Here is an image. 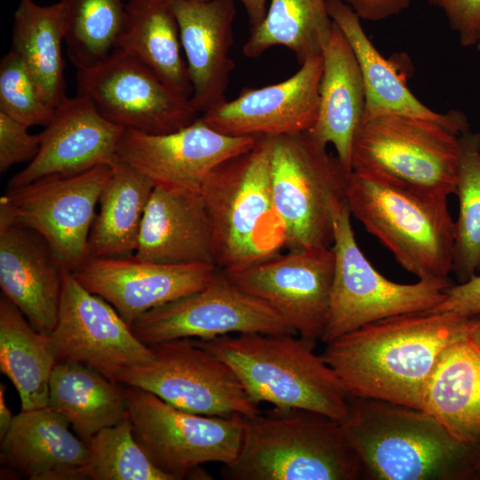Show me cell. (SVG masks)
<instances>
[{"label": "cell", "mask_w": 480, "mask_h": 480, "mask_svg": "<svg viewBox=\"0 0 480 480\" xmlns=\"http://www.w3.org/2000/svg\"><path fill=\"white\" fill-rule=\"evenodd\" d=\"M450 312L465 317L480 316V275L462 284H453L445 291V297L430 309Z\"/></svg>", "instance_id": "cell-40"}, {"label": "cell", "mask_w": 480, "mask_h": 480, "mask_svg": "<svg viewBox=\"0 0 480 480\" xmlns=\"http://www.w3.org/2000/svg\"><path fill=\"white\" fill-rule=\"evenodd\" d=\"M132 330L148 346L232 333L298 335L275 308L239 289L219 268L204 288L146 312Z\"/></svg>", "instance_id": "cell-13"}, {"label": "cell", "mask_w": 480, "mask_h": 480, "mask_svg": "<svg viewBox=\"0 0 480 480\" xmlns=\"http://www.w3.org/2000/svg\"><path fill=\"white\" fill-rule=\"evenodd\" d=\"M422 410L457 439L480 445V348L469 337L440 355L424 391Z\"/></svg>", "instance_id": "cell-27"}, {"label": "cell", "mask_w": 480, "mask_h": 480, "mask_svg": "<svg viewBox=\"0 0 480 480\" xmlns=\"http://www.w3.org/2000/svg\"><path fill=\"white\" fill-rule=\"evenodd\" d=\"M478 317L429 310L389 316L325 344L320 356L350 396L422 410L440 355L468 338Z\"/></svg>", "instance_id": "cell-1"}, {"label": "cell", "mask_w": 480, "mask_h": 480, "mask_svg": "<svg viewBox=\"0 0 480 480\" xmlns=\"http://www.w3.org/2000/svg\"><path fill=\"white\" fill-rule=\"evenodd\" d=\"M150 347L154 359L124 372L117 382L147 390L192 413L253 417L260 412L235 372L193 339H177Z\"/></svg>", "instance_id": "cell-11"}, {"label": "cell", "mask_w": 480, "mask_h": 480, "mask_svg": "<svg viewBox=\"0 0 480 480\" xmlns=\"http://www.w3.org/2000/svg\"><path fill=\"white\" fill-rule=\"evenodd\" d=\"M65 23V45L76 69L89 68L115 49L126 16L124 0H59Z\"/></svg>", "instance_id": "cell-34"}, {"label": "cell", "mask_w": 480, "mask_h": 480, "mask_svg": "<svg viewBox=\"0 0 480 480\" xmlns=\"http://www.w3.org/2000/svg\"><path fill=\"white\" fill-rule=\"evenodd\" d=\"M65 268L46 241L0 213V287L38 332L57 322Z\"/></svg>", "instance_id": "cell-21"}, {"label": "cell", "mask_w": 480, "mask_h": 480, "mask_svg": "<svg viewBox=\"0 0 480 480\" xmlns=\"http://www.w3.org/2000/svg\"><path fill=\"white\" fill-rule=\"evenodd\" d=\"M362 20L380 21L405 11L412 0H342Z\"/></svg>", "instance_id": "cell-41"}, {"label": "cell", "mask_w": 480, "mask_h": 480, "mask_svg": "<svg viewBox=\"0 0 480 480\" xmlns=\"http://www.w3.org/2000/svg\"><path fill=\"white\" fill-rule=\"evenodd\" d=\"M115 49L139 60L171 90L190 100L193 88L171 0H129Z\"/></svg>", "instance_id": "cell-28"}, {"label": "cell", "mask_w": 480, "mask_h": 480, "mask_svg": "<svg viewBox=\"0 0 480 480\" xmlns=\"http://www.w3.org/2000/svg\"><path fill=\"white\" fill-rule=\"evenodd\" d=\"M351 215L420 280L452 271L455 221L448 197L419 192L376 175L352 171L346 190Z\"/></svg>", "instance_id": "cell-5"}, {"label": "cell", "mask_w": 480, "mask_h": 480, "mask_svg": "<svg viewBox=\"0 0 480 480\" xmlns=\"http://www.w3.org/2000/svg\"><path fill=\"white\" fill-rule=\"evenodd\" d=\"M332 27L327 0H269L263 21L250 29L243 53L257 58L273 46H284L301 65L322 55Z\"/></svg>", "instance_id": "cell-33"}, {"label": "cell", "mask_w": 480, "mask_h": 480, "mask_svg": "<svg viewBox=\"0 0 480 480\" xmlns=\"http://www.w3.org/2000/svg\"><path fill=\"white\" fill-rule=\"evenodd\" d=\"M76 81L78 94L88 97L104 117L125 129L164 134L199 117L189 99L171 90L139 60L117 49L98 64L78 69Z\"/></svg>", "instance_id": "cell-14"}, {"label": "cell", "mask_w": 480, "mask_h": 480, "mask_svg": "<svg viewBox=\"0 0 480 480\" xmlns=\"http://www.w3.org/2000/svg\"><path fill=\"white\" fill-rule=\"evenodd\" d=\"M221 475L229 480H356L363 468L340 421L274 406L244 417L239 452Z\"/></svg>", "instance_id": "cell-3"}, {"label": "cell", "mask_w": 480, "mask_h": 480, "mask_svg": "<svg viewBox=\"0 0 480 480\" xmlns=\"http://www.w3.org/2000/svg\"><path fill=\"white\" fill-rule=\"evenodd\" d=\"M154 188L148 178L117 158L99 199V212L88 238L87 259L134 255Z\"/></svg>", "instance_id": "cell-29"}, {"label": "cell", "mask_w": 480, "mask_h": 480, "mask_svg": "<svg viewBox=\"0 0 480 480\" xmlns=\"http://www.w3.org/2000/svg\"><path fill=\"white\" fill-rule=\"evenodd\" d=\"M462 133L436 120L377 116L362 121L355 132L351 169L448 197L456 191Z\"/></svg>", "instance_id": "cell-8"}, {"label": "cell", "mask_w": 480, "mask_h": 480, "mask_svg": "<svg viewBox=\"0 0 480 480\" xmlns=\"http://www.w3.org/2000/svg\"><path fill=\"white\" fill-rule=\"evenodd\" d=\"M341 422L363 477L374 480L477 478L480 445L453 436L423 410L349 396Z\"/></svg>", "instance_id": "cell-2"}, {"label": "cell", "mask_w": 480, "mask_h": 480, "mask_svg": "<svg viewBox=\"0 0 480 480\" xmlns=\"http://www.w3.org/2000/svg\"><path fill=\"white\" fill-rule=\"evenodd\" d=\"M48 406L63 415L86 443L127 415L125 387L76 362H57L50 378Z\"/></svg>", "instance_id": "cell-30"}, {"label": "cell", "mask_w": 480, "mask_h": 480, "mask_svg": "<svg viewBox=\"0 0 480 480\" xmlns=\"http://www.w3.org/2000/svg\"><path fill=\"white\" fill-rule=\"evenodd\" d=\"M57 358L50 334L36 330L3 294L0 298V370L19 393L21 410L48 406Z\"/></svg>", "instance_id": "cell-31"}, {"label": "cell", "mask_w": 480, "mask_h": 480, "mask_svg": "<svg viewBox=\"0 0 480 480\" xmlns=\"http://www.w3.org/2000/svg\"><path fill=\"white\" fill-rule=\"evenodd\" d=\"M201 193L213 231L215 266L233 272L282 252L287 234L274 205L268 145L255 146L218 165Z\"/></svg>", "instance_id": "cell-6"}, {"label": "cell", "mask_w": 480, "mask_h": 480, "mask_svg": "<svg viewBox=\"0 0 480 480\" xmlns=\"http://www.w3.org/2000/svg\"><path fill=\"white\" fill-rule=\"evenodd\" d=\"M475 45L476 46L478 51H480V28H479V30H478V33H477L476 42Z\"/></svg>", "instance_id": "cell-45"}, {"label": "cell", "mask_w": 480, "mask_h": 480, "mask_svg": "<svg viewBox=\"0 0 480 480\" xmlns=\"http://www.w3.org/2000/svg\"><path fill=\"white\" fill-rule=\"evenodd\" d=\"M50 336L58 362L84 364L115 381L128 369L154 359L151 347L135 336L116 308L67 269Z\"/></svg>", "instance_id": "cell-15"}, {"label": "cell", "mask_w": 480, "mask_h": 480, "mask_svg": "<svg viewBox=\"0 0 480 480\" xmlns=\"http://www.w3.org/2000/svg\"><path fill=\"white\" fill-rule=\"evenodd\" d=\"M188 1L203 3V2H208V1H211V0H188Z\"/></svg>", "instance_id": "cell-46"}, {"label": "cell", "mask_w": 480, "mask_h": 480, "mask_svg": "<svg viewBox=\"0 0 480 480\" xmlns=\"http://www.w3.org/2000/svg\"><path fill=\"white\" fill-rule=\"evenodd\" d=\"M289 78L239 95L199 116L211 128L229 136L260 137L308 132L318 112L322 55L308 59Z\"/></svg>", "instance_id": "cell-18"}, {"label": "cell", "mask_w": 480, "mask_h": 480, "mask_svg": "<svg viewBox=\"0 0 480 480\" xmlns=\"http://www.w3.org/2000/svg\"><path fill=\"white\" fill-rule=\"evenodd\" d=\"M332 20L348 41L357 59L365 90L362 121L388 114L436 120L464 132L469 129L467 116L460 111L438 113L419 100L406 86L389 60L367 36L361 19L342 0H327Z\"/></svg>", "instance_id": "cell-26"}, {"label": "cell", "mask_w": 480, "mask_h": 480, "mask_svg": "<svg viewBox=\"0 0 480 480\" xmlns=\"http://www.w3.org/2000/svg\"><path fill=\"white\" fill-rule=\"evenodd\" d=\"M217 270L214 265L161 264L132 255L89 258L72 273L89 292L109 302L132 328L146 312L204 288Z\"/></svg>", "instance_id": "cell-19"}, {"label": "cell", "mask_w": 480, "mask_h": 480, "mask_svg": "<svg viewBox=\"0 0 480 480\" xmlns=\"http://www.w3.org/2000/svg\"><path fill=\"white\" fill-rule=\"evenodd\" d=\"M87 446L86 479L173 480L153 462L137 441L127 415L95 434Z\"/></svg>", "instance_id": "cell-36"}, {"label": "cell", "mask_w": 480, "mask_h": 480, "mask_svg": "<svg viewBox=\"0 0 480 480\" xmlns=\"http://www.w3.org/2000/svg\"><path fill=\"white\" fill-rule=\"evenodd\" d=\"M193 340L226 363L258 404L314 411L340 423L348 414L350 395L314 352L316 343L299 335L260 332Z\"/></svg>", "instance_id": "cell-4"}, {"label": "cell", "mask_w": 480, "mask_h": 480, "mask_svg": "<svg viewBox=\"0 0 480 480\" xmlns=\"http://www.w3.org/2000/svg\"><path fill=\"white\" fill-rule=\"evenodd\" d=\"M133 256L161 264L215 266L212 225L201 190L155 186Z\"/></svg>", "instance_id": "cell-23"}, {"label": "cell", "mask_w": 480, "mask_h": 480, "mask_svg": "<svg viewBox=\"0 0 480 480\" xmlns=\"http://www.w3.org/2000/svg\"><path fill=\"white\" fill-rule=\"evenodd\" d=\"M271 192L287 248H331L352 171L309 132L266 136Z\"/></svg>", "instance_id": "cell-7"}, {"label": "cell", "mask_w": 480, "mask_h": 480, "mask_svg": "<svg viewBox=\"0 0 480 480\" xmlns=\"http://www.w3.org/2000/svg\"><path fill=\"white\" fill-rule=\"evenodd\" d=\"M322 57L317 117L308 132L322 145H333L340 163L352 171V142L364 116L365 90L355 52L334 22Z\"/></svg>", "instance_id": "cell-25"}, {"label": "cell", "mask_w": 480, "mask_h": 480, "mask_svg": "<svg viewBox=\"0 0 480 480\" xmlns=\"http://www.w3.org/2000/svg\"><path fill=\"white\" fill-rule=\"evenodd\" d=\"M244 8L251 28L259 26L266 17L269 0H234Z\"/></svg>", "instance_id": "cell-42"}, {"label": "cell", "mask_w": 480, "mask_h": 480, "mask_svg": "<svg viewBox=\"0 0 480 480\" xmlns=\"http://www.w3.org/2000/svg\"><path fill=\"white\" fill-rule=\"evenodd\" d=\"M63 44L65 23L59 2L41 5L34 0H19L11 49L21 59L44 98L53 108L68 98Z\"/></svg>", "instance_id": "cell-32"}, {"label": "cell", "mask_w": 480, "mask_h": 480, "mask_svg": "<svg viewBox=\"0 0 480 480\" xmlns=\"http://www.w3.org/2000/svg\"><path fill=\"white\" fill-rule=\"evenodd\" d=\"M125 128L104 117L93 102L78 94L55 108L40 132L37 155L8 183L14 188L52 175H72L100 165H112Z\"/></svg>", "instance_id": "cell-20"}, {"label": "cell", "mask_w": 480, "mask_h": 480, "mask_svg": "<svg viewBox=\"0 0 480 480\" xmlns=\"http://www.w3.org/2000/svg\"><path fill=\"white\" fill-rule=\"evenodd\" d=\"M0 112L28 127L48 124L55 112L12 49L0 61Z\"/></svg>", "instance_id": "cell-37"}, {"label": "cell", "mask_w": 480, "mask_h": 480, "mask_svg": "<svg viewBox=\"0 0 480 480\" xmlns=\"http://www.w3.org/2000/svg\"><path fill=\"white\" fill-rule=\"evenodd\" d=\"M477 478H480V469H479L478 474H477Z\"/></svg>", "instance_id": "cell-47"}, {"label": "cell", "mask_w": 480, "mask_h": 480, "mask_svg": "<svg viewBox=\"0 0 480 480\" xmlns=\"http://www.w3.org/2000/svg\"><path fill=\"white\" fill-rule=\"evenodd\" d=\"M259 138L223 134L198 117L184 128L164 134L126 129L117 157L155 186L201 190L218 165L252 149Z\"/></svg>", "instance_id": "cell-17"}, {"label": "cell", "mask_w": 480, "mask_h": 480, "mask_svg": "<svg viewBox=\"0 0 480 480\" xmlns=\"http://www.w3.org/2000/svg\"><path fill=\"white\" fill-rule=\"evenodd\" d=\"M455 195L459 214L452 272L462 284L480 270V132L470 129L460 135Z\"/></svg>", "instance_id": "cell-35"}, {"label": "cell", "mask_w": 480, "mask_h": 480, "mask_svg": "<svg viewBox=\"0 0 480 480\" xmlns=\"http://www.w3.org/2000/svg\"><path fill=\"white\" fill-rule=\"evenodd\" d=\"M333 272L332 247H307L224 273L239 289L275 308L299 336L316 343L324 332Z\"/></svg>", "instance_id": "cell-16"}, {"label": "cell", "mask_w": 480, "mask_h": 480, "mask_svg": "<svg viewBox=\"0 0 480 480\" xmlns=\"http://www.w3.org/2000/svg\"><path fill=\"white\" fill-rule=\"evenodd\" d=\"M444 14L462 46H474L480 28V0H428Z\"/></svg>", "instance_id": "cell-39"}, {"label": "cell", "mask_w": 480, "mask_h": 480, "mask_svg": "<svg viewBox=\"0 0 480 480\" xmlns=\"http://www.w3.org/2000/svg\"><path fill=\"white\" fill-rule=\"evenodd\" d=\"M350 216L346 202L334 223V272L320 340L324 344L383 318L430 310L443 301L445 291L453 284L450 278L409 284L387 279L358 246Z\"/></svg>", "instance_id": "cell-9"}, {"label": "cell", "mask_w": 480, "mask_h": 480, "mask_svg": "<svg viewBox=\"0 0 480 480\" xmlns=\"http://www.w3.org/2000/svg\"><path fill=\"white\" fill-rule=\"evenodd\" d=\"M193 92L190 102L205 113L226 99L235 63L229 57L236 10L234 0H171Z\"/></svg>", "instance_id": "cell-22"}, {"label": "cell", "mask_w": 480, "mask_h": 480, "mask_svg": "<svg viewBox=\"0 0 480 480\" xmlns=\"http://www.w3.org/2000/svg\"><path fill=\"white\" fill-rule=\"evenodd\" d=\"M111 172L112 165H100L8 188L0 213L40 235L64 268L75 272L87 259L95 208Z\"/></svg>", "instance_id": "cell-12"}, {"label": "cell", "mask_w": 480, "mask_h": 480, "mask_svg": "<svg viewBox=\"0 0 480 480\" xmlns=\"http://www.w3.org/2000/svg\"><path fill=\"white\" fill-rule=\"evenodd\" d=\"M69 426L49 406L21 410L1 439L2 463L31 480L86 479L87 443Z\"/></svg>", "instance_id": "cell-24"}, {"label": "cell", "mask_w": 480, "mask_h": 480, "mask_svg": "<svg viewBox=\"0 0 480 480\" xmlns=\"http://www.w3.org/2000/svg\"><path fill=\"white\" fill-rule=\"evenodd\" d=\"M127 416L153 462L173 480L201 476V465L232 462L240 449L244 416L188 412L140 388L125 386Z\"/></svg>", "instance_id": "cell-10"}, {"label": "cell", "mask_w": 480, "mask_h": 480, "mask_svg": "<svg viewBox=\"0 0 480 480\" xmlns=\"http://www.w3.org/2000/svg\"><path fill=\"white\" fill-rule=\"evenodd\" d=\"M5 386L1 383L0 385V440L4 437L6 433L11 428L14 416L12 415L11 411L7 407L5 403Z\"/></svg>", "instance_id": "cell-43"}, {"label": "cell", "mask_w": 480, "mask_h": 480, "mask_svg": "<svg viewBox=\"0 0 480 480\" xmlns=\"http://www.w3.org/2000/svg\"><path fill=\"white\" fill-rule=\"evenodd\" d=\"M469 339L480 348V317L477 318L469 334Z\"/></svg>", "instance_id": "cell-44"}, {"label": "cell", "mask_w": 480, "mask_h": 480, "mask_svg": "<svg viewBox=\"0 0 480 480\" xmlns=\"http://www.w3.org/2000/svg\"><path fill=\"white\" fill-rule=\"evenodd\" d=\"M28 126L0 112V172L16 164L31 161L37 155L40 133L32 134Z\"/></svg>", "instance_id": "cell-38"}]
</instances>
